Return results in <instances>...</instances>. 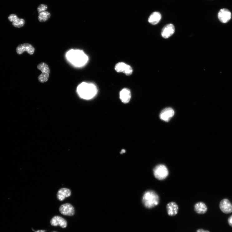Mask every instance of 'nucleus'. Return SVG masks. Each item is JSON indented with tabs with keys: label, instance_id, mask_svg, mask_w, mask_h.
I'll list each match as a JSON object with an SVG mask.
<instances>
[{
	"label": "nucleus",
	"instance_id": "obj_1",
	"mask_svg": "<svg viewBox=\"0 0 232 232\" xmlns=\"http://www.w3.org/2000/svg\"><path fill=\"white\" fill-rule=\"evenodd\" d=\"M77 91L81 98L89 100L94 98L97 94L98 89L93 83L84 82L78 86Z\"/></svg>",
	"mask_w": 232,
	"mask_h": 232
},
{
	"label": "nucleus",
	"instance_id": "obj_2",
	"mask_svg": "<svg viewBox=\"0 0 232 232\" xmlns=\"http://www.w3.org/2000/svg\"><path fill=\"white\" fill-rule=\"evenodd\" d=\"M159 201V196L157 193L152 190L145 192L142 198L143 205L148 209H151L158 205Z\"/></svg>",
	"mask_w": 232,
	"mask_h": 232
},
{
	"label": "nucleus",
	"instance_id": "obj_3",
	"mask_svg": "<svg viewBox=\"0 0 232 232\" xmlns=\"http://www.w3.org/2000/svg\"><path fill=\"white\" fill-rule=\"evenodd\" d=\"M68 57L75 65L82 66L85 65L88 60V57L82 51H72L69 53Z\"/></svg>",
	"mask_w": 232,
	"mask_h": 232
},
{
	"label": "nucleus",
	"instance_id": "obj_4",
	"mask_svg": "<svg viewBox=\"0 0 232 232\" xmlns=\"http://www.w3.org/2000/svg\"><path fill=\"white\" fill-rule=\"evenodd\" d=\"M169 173L167 167L163 164H158L153 170L154 176L159 180H163L166 179L168 176Z\"/></svg>",
	"mask_w": 232,
	"mask_h": 232
},
{
	"label": "nucleus",
	"instance_id": "obj_5",
	"mask_svg": "<svg viewBox=\"0 0 232 232\" xmlns=\"http://www.w3.org/2000/svg\"><path fill=\"white\" fill-rule=\"evenodd\" d=\"M37 68L42 72L38 77L39 81L41 83L46 82L49 78L50 70L49 66L45 63L41 62L39 64Z\"/></svg>",
	"mask_w": 232,
	"mask_h": 232
},
{
	"label": "nucleus",
	"instance_id": "obj_6",
	"mask_svg": "<svg viewBox=\"0 0 232 232\" xmlns=\"http://www.w3.org/2000/svg\"><path fill=\"white\" fill-rule=\"evenodd\" d=\"M115 70L118 72H122L127 75H131L133 73L132 68L129 65L123 62H119L116 65Z\"/></svg>",
	"mask_w": 232,
	"mask_h": 232
},
{
	"label": "nucleus",
	"instance_id": "obj_7",
	"mask_svg": "<svg viewBox=\"0 0 232 232\" xmlns=\"http://www.w3.org/2000/svg\"><path fill=\"white\" fill-rule=\"evenodd\" d=\"M25 51L30 55H33L34 53L35 48L32 45L27 43L19 45L16 48V52L19 55L22 54Z\"/></svg>",
	"mask_w": 232,
	"mask_h": 232
},
{
	"label": "nucleus",
	"instance_id": "obj_8",
	"mask_svg": "<svg viewBox=\"0 0 232 232\" xmlns=\"http://www.w3.org/2000/svg\"><path fill=\"white\" fill-rule=\"evenodd\" d=\"M61 214L63 215L72 216L75 214V211L73 206L69 203L61 205L59 209Z\"/></svg>",
	"mask_w": 232,
	"mask_h": 232
},
{
	"label": "nucleus",
	"instance_id": "obj_9",
	"mask_svg": "<svg viewBox=\"0 0 232 232\" xmlns=\"http://www.w3.org/2000/svg\"><path fill=\"white\" fill-rule=\"evenodd\" d=\"M175 112L171 108H167L163 109L160 114V118L165 122H168L173 117Z\"/></svg>",
	"mask_w": 232,
	"mask_h": 232
},
{
	"label": "nucleus",
	"instance_id": "obj_10",
	"mask_svg": "<svg viewBox=\"0 0 232 232\" xmlns=\"http://www.w3.org/2000/svg\"><path fill=\"white\" fill-rule=\"evenodd\" d=\"M231 14L228 9L223 8L220 10L218 14L219 20L222 23H226L231 18Z\"/></svg>",
	"mask_w": 232,
	"mask_h": 232
},
{
	"label": "nucleus",
	"instance_id": "obj_11",
	"mask_svg": "<svg viewBox=\"0 0 232 232\" xmlns=\"http://www.w3.org/2000/svg\"><path fill=\"white\" fill-rule=\"evenodd\" d=\"M220 207L221 211L225 214H230L232 212V205L227 199H225L221 201Z\"/></svg>",
	"mask_w": 232,
	"mask_h": 232
},
{
	"label": "nucleus",
	"instance_id": "obj_12",
	"mask_svg": "<svg viewBox=\"0 0 232 232\" xmlns=\"http://www.w3.org/2000/svg\"><path fill=\"white\" fill-rule=\"evenodd\" d=\"M175 32V27L171 24H167L162 28L161 35L164 38H167L171 36Z\"/></svg>",
	"mask_w": 232,
	"mask_h": 232
},
{
	"label": "nucleus",
	"instance_id": "obj_13",
	"mask_svg": "<svg viewBox=\"0 0 232 232\" xmlns=\"http://www.w3.org/2000/svg\"><path fill=\"white\" fill-rule=\"evenodd\" d=\"M51 223L54 226H60L63 228H65L67 226L66 221L60 216H55L51 220Z\"/></svg>",
	"mask_w": 232,
	"mask_h": 232
},
{
	"label": "nucleus",
	"instance_id": "obj_14",
	"mask_svg": "<svg viewBox=\"0 0 232 232\" xmlns=\"http://www.w3.org/2000/svg\"><path fill=\"white\" fill-rule=\"evenodd\" d=\"M167 209L168 215L170 216H174L177 215L179 207L176 202H171L167 204Z\"/></svg>",
	"mask_w": 232,
	"mask_h": 232
},
{
	"label": "nucleus",
	"instance_id": "obj_15",
	"mask_svg": "<svg viewBox=\"0 0 232 232\" xmlns=\"http://www.w3.org/2000/svg\"><path fill=\"white\" fill-rule=\"evenodd\" d=\"M131 98V92L129 89L125 88L121 91L120 93V98L123 103L125 104L128 103L130 101Z\"/></svg>",
	"mask_w": 232,
	"mask_h": 232
},
{
	"label": "nucleus",
	"instance_id": "obj_16",
	"mask_svg": "<svg viewBox=\"0 0 232 232\" xmlns=\"http://www.w3.org/2000/svg\"><path fill=\"white\" fill-rule=\"evenodd\" d=\"M71 192L70 189L66 188H61L57 193V197L60 201H63L66 197L70 196Z\"/></svg>",
	"mask_w": 232,
	"mask_h": 232
},
{
	"label": "nucleus",
	"instance_id": "obj_17",
	"mask_svg": "<svg viewBox=\"0 0 232 232\" xmlns=\"http://www.w3.org/2000/svg\"><path fill=\"white\" fill-rule=\"evenodd\" d=\"M208 210L207 207L204 202H198L195 205L194 210L197 214H204Z\"/></svg>",
	"mask_w": 232,
	"mask_h": 232
},
{
	"label": "nucleus",
	"instance_id": "obj_18",
	"mask_svg": "<svg viewBox=\"0 0 232 232\" xmlns=\"http://www.w3.org/2000/svg\"><path fill=\"white\" fill-rule=\"evenodd\" d=\"M162 18L161 13L157 12L152 13L149 16L148 22L149 23L153 25H156L160 22Z\"/></svg>",
	"mask_w": 232,
	"mask_h": 232
},
{
	"label": "nucleus",
	"instance_id": "obj_19",
	"mask_svg": "<svg viewBox=\"0 0 232 232\" xmlns=\"http://www.w3.org/2000/svg\"><path fill=\"white\" fill-rule=\"evenodd\" d=\"M51 16L50 13L47 12H44L39 14L38 19L40 22H44L48 21Z\"/></svg>",
	"mask_w": 232,
	"mask_h": 232
},
{
	"label": "nucleus",
	"instance_id": "obj_20",
	"mask_svg": "<svg viewBox=\"0 0 232 232\" xmlns=\"http://www.w3.org/2000/svg\"><path fill=\"white\" fill-rule=\"evenodd\" d=\"M25 24V21L24 19L17 18L12 22V25L15 27L20 28L23 27Z\"/></svg>",
	"mask_w": 232,
	"mask_h": 232
},
{
	"label": "nucleus",
	"instance_id": "obj_21",
	"mask_svg": "<svg viewBox=\"0 0 232 232\" xmlns=\"http://www.w3.org/2000/svg\"><path fill=\"white\" fill-rule=\"evenodd\" d=\"M47 7L46 5L41 4L37 8V11L39 14L44 12L47 9Z\"/></svg>",
	"mask_w": 232,
	"mask_h": 232
},
{
	"label": "nucleus",
	"instance_id": "obj_22",
	"mask_svg": "<svg viewBox=\"0 0 232 232\" xmlns=\"http://www.w3.org/2000/svg\"><path fill=\"white\" fill-rule=\"evenodd\" d=\"M18 17L16 15L14 14H12L9 16L8 17V19L10 21L13 22Z\"/></svg>",
	"mask_w": 232,
	"mask_h": 232
},
{
	"label": "nucleus",
	"instance_id": "obj_23",
	"mask_svg": "<svg viewBox=\"0 0 232 232\" xmlns=\"http://www.w3.org/2000/svg\"><path fill=\"white\" fill-rule=\"evenodd\" d=\"M228 221L229 225L232 227V215L229 218Z\"/></svg>",
	"mask_w": 232,
	"mask_h": 232
},
{
	"label": "nucleus",
	"instance_id": "obj_24",
	"mask_svg": "<svg viewBox=\"0 0 232 232\" xmlns=\"http://www.w3.org/2000/svg\"><path fill=\"white\" fill-rule=\"evenodd\" d=\"M196 232H210L208 230H205L202 229H199Z\"/></svg>",
	"mask_w": 232,
	"mask_h": 232
},
{
	"label": "nucleus",
	"instance_id": "obj_25",
	"mask_svg": "<svg viewBox=\"0 0 232 232\" xmlns=\"http://www.w3.org/2000/svg\"><path fill=\"white\" fill-rule=\"evenodd\" d=\"M35 232H45L46 231L44 230H38L37 231H35Z\"/></svg>",
	"mask_w": 232,
	"mask_h": 232
},
{
	"label": "nucleus",
	"instance_id": "obj_26",
	"mask_svg": "<svg viewBox=\"0 0 232 232\" xmlns=\"http://www.w3.org/2000/svg\"><path fill=\"white\" fill-rule=\"evenodd\" d=\"M125 152V150L124 149L122 150L121 151V153L123 154Z\"/></svg>",
	"mask_w": 232,
	"mask_h": 232
},
{
	"label": "nucleus",
	"instance_id": "obj_27",
	"mask_svg": "<svg viewBox=\"0 0 232 232\" xmlns=\"http://www.w3.org/2000/svg\"><path fill=\"white\" fill-rule=\"evenodd\" d=\"M55 232V231H54V232Z\"/></svg>",
	"mask_w": 232,
	"mask_h": 232
}]
</instances>
